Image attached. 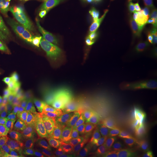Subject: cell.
<instances>
[{
	"label": "cell",
	"mask_w": 157,
	"mask_h": 157,
	"mask_svg": "<svg viewBox=\"0 0 157 157\" xmlns=\"http://www.w3.org/2000/svg\"><path fill=\"white\" fill-rule=\"evenodd\" d=\"M140 36L141 34L136 31H133V30L124 31L118 39V49L124 54L128 53L132 49H134L138 44Z\"/></svg>",
	"instance_id": "12"
},
{
	"label": "cell",
	"mask_w": 157,
	"mask_h": 157,
	"mask_svg": "<svg viewBox=\"0 0 157 157\" xmlns=\"http://www.w3.org/2000/svg\"><path fill=\"white\" fill-rule=\"evenodd\" d=\"M0 151L14 157H31L23 142L0 121Z\"/></svg>",
	"instance_id": "10"
},
{
	"label": "cell",
	"mask_w": 157,
	"mask_h": 157,
	"mask_svg": "<svg viewBox=\"0 0 157 157\" xmlns=\"http://www.w3.org/2000/svg\"><path fill=\"white\" fill-rule=\"evenodd\" d=\"M21 66L51 107L61 113L65 103L78 86L39 57H24Z\"/></svg>",
	"instance_id": "2"
},
{
	"label": "cell",
	"mask_w": 157,
	"mask_h": 157,
	"mask_svg": "<svg viewBox=\"0 0 157 157\" xmlns=\"http://www.w3.org/2000/svg\"><path fill=\"white\" fill-rule=\"evenodd\" d=\"M61 1H73V2H83V1H86V0H61Z\"/></svg>",
	"instance_id": "13"
},
{
	"label": "cell",
	"mask_w": 157,
	"mask_h": 157,
	"mask_svg": "<svg viewBox=\"0 0 157 157\" xmlns=\"http://www.w3.org/2000/svg\"><path fill=\"white\" fill-rule=\"evenodd\" d=\"M120 133L138 157H157V130L147 127L126 111Z\"/></svg>",
	"instance_id": "5"
},
{
	"label": "cell",
	"mask_w": 157,
	"mask_h": 157,
	"mask_svg": "<svg viewBox=\"0 0 157 157\" xmlns=\"http://www.w3.org/2000/svg\"><path fill=\"white\" fill-rule=\"evenodd\" d=\"M157 25V0L135 2L121 25L122 31L133 30L141 35Z\"/></svg>",
	"instance_id": "8"
},
{
	"label": "cell",
	"mask_w": 157,
	"mask_h": 157,
	"mask_svg": "<svg viewBox=\"0 0 157 157\" xmlns=\"http://www.w3.org/2000/svg\"><path fill=\"white\" fill-rule=\"evenodd\" d=\"M21 115V107L0 91V117L6 121H13L19 119Z\"/></svg>",
	"instance_id": "11"
},
{
	"label": "cell",
	"mask_w": 157,
	"mask_h": 157,
	"mask_svg": "<svg viewBox=\"0 0 157 157\" xmlns=\"http://www.w3.org/2000/svg\"><path fill=\"white\" fill-rule=\"evenodd\" d=\"M0 91L17 106L29 107L31 99L25 86L17 77L6 51L0 45Z\"/></svg>",
	"instance_id": "7"
},
{
	"label": "cell",
	"mask_w": 157,
	"mask_h": 157,
	"mask_svg": "<svg viewBox=\"0 0 157 157\" xmlns=\"http://www.w3.org/2000/svg\"><path fill=\"white\" fill-rule=\"evenodd\" d=\"M32 0H0V35L16 50H22V39L29 30Z\"/></svg>",
	"instance_id": "4"
},
{
	"label": "cell",
	"mask_w": 157,
	"mask_h": 157,
	"mask_svg": "<svg viewBox=\"0 0 157 157\" xmlns=\"http://www.w3.org/2000/svg\"><path fill=\"white\" fill-rule=\"evenodd\" d=\"M107 67L113 86L129 108L132 116L142 124L157 130V102L143 95L124 79L119 71L118 62L107 56Z\"/></svg>",
	"instance_id": "3"
},
{
	"label": "cell",
	"mask_w": 157,
	"mask_h": 157,
	"mask_svg": "<svg viewBox=\"0 0 157 157\" xmlns=\"http://www.w3.org/2000/svg\"><path fill=\"white\" fill-rule=\"evenodd\" d=\"M125 114V109H107L101 111L97 117L95 130L102 136L116 141Z\"/></svg>",
	"instance_id": "9"
},
{
	"label": "cell",
	"mask_w": 157,
	"mask_h": 157,
	"mask_svg": "<svg viewBox=\"0 0 157 157\" xmlns=\"http://www.w3.org/2000/svg\"><path fill=\"white\" fill-rule=\"evenodd\" d=\"M101 111L89 94L76 86L65 103L61 113L82 128L95 130L97 117Z\"/></svg>",
	"instance_id": "6"
},
{
	"label": "cell",
	"mask_w": 157,
	"mask_h": 157,
	"mask_svg": "<svg viewBox=\"0 0 157 157\" xmlns=\"http://www.w3.org/2000/svg\"><path fill=\"white\" fill-rule=\"evenodd\" d=\"M133 1L135 3V2H137V1H139V0H133Z\"/></svg>",
	"instance_id": "14"
},
{
	"label": "cell",
	"mask_w": 157,
	"mask_h": 157,
	"mask_svg": "<svg viewBox=\"0 0 157 157\" xmlns=\"http://www.w3.org/2000/svg\"><path fill=\"white\" fill-rule=\"evenodd\" d=\"M29 30L58 70L87 93L100 89L99 73L67 23L60 19L39 18L30 25Z\"/></svg>",
	"instance_id": "1"
}]
</instances>
